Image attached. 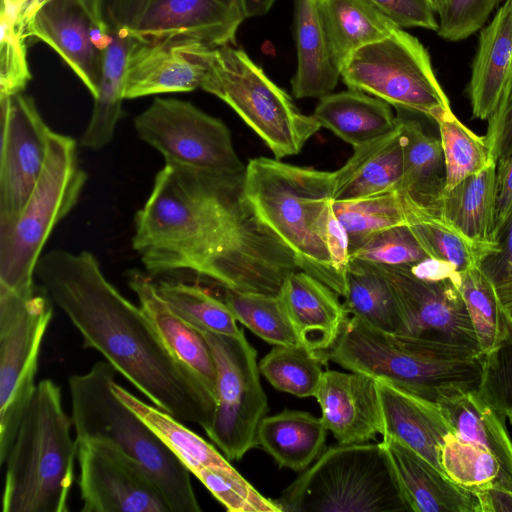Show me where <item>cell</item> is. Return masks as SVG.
<instances>
[{
	"label": "cell",
	"mask_w": 512,
	"mask_h": 512,
	"mask_svg": "<svg viewBox=\"0 0 512 512\" xmlns=\"http://www.w3.org/2000/svg\"><path fill=\"white\" fill-rule=\"evenodd\" d=\"M243 176L164 165L134 220L132 247L148 274L187 272L223 289L278 294L300 268L247 203Z\"/></svg>",
	"instance_id": "cell-1"
},
{
	"label": "cell",
	"mask_w": 512,
	"mask_h": 512,
	"mask_svg": "<svg viewBox=\"0 0 512 512\" xmlns=\"http://www.w3.org/2000/svg\"><path fill=\"white\" fill-rule=\"evenodd\" d=\"M35 277L52 302L98 351L156 407L205 430L216 399L166 348L140 306L104 276L89 251L54 249L39 258Z\"/></svg>",
	"instance_id": "cell-2"
},
{
	"label": "cell",
	"mask_w": 512,
	"mask_h": 512,
	"mask_svg": "<svg viewBox=\"0 0 512 512\" xmlns=\"http://www.w3.org/2000/svg\"><path fill=\"white\" fill-rule=\"evenodd\" d=\"M321 359L438 403L479 390L484 354L475 347L383 331L348 315Z\"/></svg>",
	"instance_id": "cell-3"
},
{
	"label": "cell",
	"mask_w": 512,
	"mask_h": 512,
	"mask_svg": "<svg viewBox=\"0 0 512 512\" xmlns=\"http://www.w3.org/2000/svg\"><path fill=\"white\" fill-rule=\"evenodd\" d=\"M334 186V172L265 157L249 160L243 176L247 203L290 249L299 268L344 297L346 278L334 266L328 246Z\"/></svg>",
	"instance_id": "cell-4"
},
{
	"label": "cell",
	"mask_w": 512,
	"mask_h": 512,
	"mask_svg": "<svg viewBox=\"0 0 512 512\" xmlns=\"http://www.w3.org/2000/svg\"><path fill=\"white\" fill-rule=\"evenodd\" d=\"M61 389L43 379L20 419L6 456L3 512H67L75 480L76 441Z\"/></svg>",
	"instance_id": "cell-5"
},
{
	"label": "cell",
	"mask_w": 512,
	"mask_h": 512,
	"mask_svg": "<svg viewBox=\"0 0 512 512\" xmlns=\"http://www.w3.org/2000/svg\"><path fill=\"white\" fill-rule=\"evenodd\" d=\"M118 372L106 360L68 379L76 437L112 441L154 481L171 512H199L189 470L158 435L114 393Z\"/></svg>",
	"instance_id": "cell-6"
},
{
	"label": "cell",
	"mask_w": 512,
	"mask_h": 512,
	"mask_svg": "<svg viewBox=\"0 0 512 512\" xmlns=\"http://www.w3.org/2000/svg\"><path fill=\"white\" fill-rule=\"evenodd\" d=\"M276 502L281 512L411 511L381 442L329 447Z\"/></svg>",
	"instance_id": "cell-7"
},
{
	"label": "cell",
	"mask_w": 512,
	"mask_h": 512,
	"mask_svg": "<svg viewBox=\"0 0 512 512\" xmlns=\"http://www.w3.org/2000/svg\"><path fill=\"white\" fill-rule=\"evenodd\" d=\"M78 143L51 131L40 178L18 218L0 228V290H32L35 268L55 226L77 204L87 180Z\"/></svg>",
	"instance_id": "cell-8"
},
{
	"label": "cell",
	"mask_w": 512,
	"mask_h": 512,
	"mask_svg": "<svg viewBox=\"0 0 512 512\" xmlns=\"http://www.w3.org/2000/svg\"><path fill=\"white\" fill-rule=\"evenodd\" d=\"M200 88L230 106L276 159L298 154L321 128L245 51L230 44L210 50Z\"/></svg>",
	"instance_id": "cell-9"
},
{
	"label": "cell",
	"mask_w": 512,
	"mask_h": 512,
	"mask_svg": "<svg viewBox=\"0 0 512 512\" xmlns=\"http://www.w3.org/2000/svg\"><path fill=\"white\" fill-rule=\"evenodd\" d=\"M343 82L398 110L436 121L450 111L426 48L397 27L385 38L354 51L340 69Z\"/></svg>",
	"instance_id": "cell-10"
},
{
	"label": "cell",
	"mask_w": 512,
	"mask_h": 512,
	"mask_svg": "<svg viewBox=\"0 0 512 512\" xmlns=\"http://www.w3.org/2000/svg\"><path fill=\"white\" fill-rule=\"evenodd\" d=\"M53 302L40 285L24 293L0 290V464L14 441L36 387L35 376Z\"/></svg>",
	"instance_id": "cell-11"
},
{
	"label": "cell",
	"mask_w": 512,
	"mask_h": 512,
	"mask_svg": "<svg viewBox=\"0 0 512 512\" xmlns=\"http://www.w3.org/2000/svg\"><path fill=\"white\" fill-rule=\"evenodd\" d=\"M202 333L217 372L216 407L204 431L229 461L239 460L258 446V429L268 411L257 352L243 330L238 335Z\"/></svg>",
	"instance_id": "cell-12"
},
{
	"label": "cell",
	"mask_w": 512,
	"mask_h": 512,
	"mask_svg": "<svg viewBox=\"0 0 512 512\" xmlns=\"http://www.w3.org/2000/svg\"><path fill=\"white\" fill-rule=\"evenodd\" d=\"M133 124L139 138L157 150L165 164L214 174L245 171L228 127L188 101L157 97Z\"/></svg>",
	"instance_id": "cell-13"
},
{
	"label": "cell",
	"mask_w": 512,
	"mask_h": 512,
	"mask_svg": "<svg viewBox=\"0 0 512 512\" xmlns=\"http://www.w3.org/2000/svg\"><path fill=\"white\" fill-rule=\"evenodd\" d=\"M83 512H171L160 490L132 457L101 437H76Z\"/></svg>",
	"instance_id": "cell-14"
},
{
	"label": "cell",
	"mask_w": 512,
	"mask_h": 512,
	"mask_svg": "<svg viewBox=\"0 0 512 512\" xmlns=\"http://www.w3.org/2000/svg\"><path fill=\"white\" fill-rule=\"evenodd\" d=\"M0 228L20 215L43 171L51 133L34 100L0 96Z\"/></svg>",
	"instance_id": "cell-15"
},
{
	"label": "cell",
	"mask_w": 512,
	"mask_h": 512,
	"mask_svg": "<svg viewBox=\"0 0 512 512\" xmlns=\"http://www.w3.org/2000/svg\"><path fill=\"white\" fill-rule=\"evenodd\" d=\"M373 264V263H371ZM389 283L402 318V333L478 348L456 273L440 280L415 276L406 266L373 264Z\"/></svg>",
	"instance_id": "cell-16"
},
{
	"label": "cell",
	"mask_w": 512,
	"mask_h": 512,
	"mask_svg": "<svg viewBox=\"0 0 512 512\" xmlns=\"http://www.w3.org/2000/svg\"><path fill=\"white\" fill-rule=\"evenodd\" d=\"M212 48L186 39L144 41L133 37L127 56L124 99L190 92L201 87Z\"/></svg>",
	"instance_id": "cell-17"
},
{
	"label": "cell",
	"mask_w": 512,
	"mask_h": 512,
	"mask_svg": "<svg viewBox=\"0 0 512 512\" xmlns=\"http://www.w3.org/2000/svg\"><path fill=\"white\" fill-rule=\"evenodd\" d=\"M245 15L239 0H155L128 30L144 41L186 39L235 45Z\"/></svg>",
	"instance_id": "cell-18"
},
{
	"label": "cell",
	"mask_w": 512,
	"mask_h": 512,
	"mask_svg": "<svg viewBox=\"0 0 512 512\" xmlns=\"http://www.w3.org/2000/svg\"><path fill=\"white\" fill-rule=\"evenodd\" d=\"M321 419L341 444L366 443L383 432L376 380L336 370L323 372L314 395Z\"/></svg>",
	"instance_id": "cell-19"
},
{
	"label": "cell",
	"mask_w": 512,
	"mask_h": 512,
	"mask_svg": "<svg viewBox=\"0 0 512 512\" xmlns=\"http://www.w3.org/2000/svg\"><path fill=\"white\" fill-rule=\"evenodd\" d=\"M93 25L76 0H51L35 13L25 27L24 36L51 47L94 98L101 76L102 54L91 39Z\"/></svg>",
	"instance_id": "cell-20"
},
{
	"label": "cell",
	"mask_w": 512,
	"mask_h": 512,
	"mask_svg": "<svg viewBox=\"0 0 512 512\" xmlns=\"http://www.w3.org/2000/svg\"><path fill=\"white\" fill-rule=\"evenodd\" d=\"M277 295L299 343L321 359L336 342L348 316L339 295L301 269L286 276Z\"/></svg>",
	"instance_id": "cell-21"
},
{
	"label": "cell",
	"mask_w": 512,
	"mask_h": 512,
	"mask_svg": "<svg viewBox=\"0 0 512 512\" xmlns=\"http://www.w3.org/2000/svg\"><path fill=\"white\" fill-rule=\"evenodd\" d=\"M375 380L382 415V436L396 439L445 473L440 460L441 448L446 435L453 430L439 404L388 381Z\"/></svg>",
	"instance_id": "cell-22"
},
{
	"label": "cell",
	"mask_w": 512,
	"mask_h": 512,
	"mask_svg": "<svg viewBox=\"0 0 512 512\" xmlns=\"http://www.w3.org/2000/svg\"><path fill=\"white\" fill-rule=\"evenodd\" d=\"M381 444L411 511L481 512L474 492L453 482L420 454L389 436H383Z\"/></svg>",
	"instance_id": "cell-23"
},
{
	"label": "cell",
	"mask_w": 512,
	"mask_h": 512,
	"mask_svg": "<svg viewBox=\"0 0 512 512\" xmlns=\"http://www.w3.org/2000/svg\"><path fill=\"white\" fill-rule=\"evenodd\" d=\"M127 283L166 348L194 373L216 399V365L203 333L170 309L158 293L150 274L131 270Z\"/></svg>",
	"instance_id": "cell-24"
},
{
	"label": "cell",
	"mask_w": 512,
	"mask_h": 512,
	"mask_svg": "<svg viewBox=\"0 0 512 512\" xmlns=\"http://www.w3.org/2000/svg\"><path fill=\"white\" fill-rule=\"evenodd\" d=\"M403 151L399 119L386 135L354 148L335 175L334 200H354L399 190Z\"/></svg>",
	"instance_id": "cell-25"
},
{
	"label": "cell",
	"mask_w": 512,
	"mask_h": 512,
	"mask_svg": "<svg viewBox=\"0 0 512 512\" xmlns=\"http://www.w3.org/2000/svg\"><path fill=\"white\" fill-rule=\"evenodd\" d=\"M429 210L448 220L488 255L492 254L498 246L496 161L465 178L454 188L444 191L436 205Z\"/></svg>",
	"instance_id": "cell-26"
},
{
	"label": "cell",
	"mask_w": 512,
	"mask_h": 512,
	"mask_svg": "<svg viewBox=\"0 0 512 512\" xmlns=\"http://www.w3.org/2000/svg\"><path fill=\"white\" fill-rule=\"evenodd\" d=\"M511 63L512 0H506L480 31L466 89L475 118L488 120L495 112Z\"/></svg>",
	"instance_id": "cell-27"
},
{
	"label": "cell",
	"mask_w": 512,
	"mask_h": 512,
	"mask_svg": "<svg viewBox=\"0 0 512 512\" xmlns=\"http://www.w3.org/2000/svg\"><path fill=\"white\" fill-rule=\"evenodd\" d=\"M312 116L353 148L386 135L398 123L387 102L354 89L322 96Z\"/></svg>",
	"instance_id": "cell-28"
},
{
	"label": "cell",
	"mask_w": 512,
	"mask_h": 512,
	"mask_svg": "<svg viewBox=\"0 0 512 512\" xmlns=\"http://www.w3.org/2000/svg\"><path fill=\"white\" fill-rule=\"evenodd\" d=\"M294 37L297 68L291 80L295 98L322 97L341 78L327 45L315 0H294Z\"/></svg>",
	"instance_id": "cell-29"
},
{
	"label": "cell",
	"mask_w": 512,
	"mask_h": 512,
	"mask_svg": "<svg viewBox=\"0 0 512 512\" xmlns=\"http://www.w3.org/2000/svg\"><path fill=\"white\" fill-rule=\"evenodd\" d=\"M330 55L340 70L359 48L397 28L367 0H315Z\"/></svg>",
	"instance_id": "cell-30"
},
{
	"label": "cell",
	"mask_w": 512,
	"mask_h": 512,
	"mask_svg": "<svg viewBox=\"0 0 512 512\" xmlns=\"http://www.w3.org/2000/svg\"><path fill=\"white\" fill-rule=\"evenodd\" d=\"M327 432L321 417L286 409L262 419L257 443L279 467L302 472L322 454Z\"/></svg>",
	"instance_id": "cell-31"
},
{
	"label": "cell",
	"mask_w": 512,
	"mask_h": 512,
	"mask_svg": "<svg viewBox=\"0 0 512 512\" xmlns=\"http://www.w3.org/2000/svg\"><path fill=\"white\" fill-rule=\"evenodd\" d=\"M398 119L403 151V173L398 191L403 199L432 209L445 188L440 139L427 135L416 120Z\"/></svg>",
	"instance_id": "cell-32"
},
{
	"label": "cell",
	"mask_w": 512,
	"mask_h": 512,
	"mask_svg": "<svg viewBox=\"0 0 512 512\" xmlns=\"http://www.w3.org/2000/svg\"><path fill=\"white\" fill-rule=\"evenodd\" d=\"M110 32L112 41L101 52V76L91 118L78 142L84 149L107 146L122 116L126 63L133 37L124 29L110 28Z\"/></svg>",
	"instance_id": "cell-33"
},
{
	"label": "cell",
	"mask_w": 512,
	"mask_h": 512,
	"mask_svg": "<svg viewBox=\"0 0 512 512\" xmlns=\"http://www.w3.org/2000/svg\"><path fill=\"white\" fill-rule=\"evenodd\" d=\"M438 404L457 437L487 450L512 473V440L505 417L478 391L455 393Z\"/></svg>",
	"instance_id": "cell-34"
},
{
	"label": "cell",
	"mask_w": 512,
	"mask_h": 512,
	"mask_svg": "<svg viewBox=\"0 0 512 512\" xmlns=\"http://www.w3.org/2000/svg\"><path fill=\"white\" fill-rule=\"evenodd\" d=\"M116 396L134 411L195 475L203 468L230 466L229 460L213 445L187 428L183 422L155 405H149L114 382Z\"/></svg>",
	"instance_id": "cell-35"
},
{
	"label": "cell",
	"mask_w": 512,
	"mask_h": 512,
	"mask_svg": "<svg viewBox=\"0 0 512 512\" xmlns=\"http://www.w3.org/2000/svg\"><path fill=\"white\" fill-rule=\"evenodd\" d=\"M343 298L347 315L383 331L402 333V318L393 291L373 264L350 259Z\"/></svg>",
	"instance_id": "cell-36"
},
{
	"label": "cell",
	"mask_w": 512,
	"mask_h": 512,
	"mask_svg": "<svg viewBox=\"0 0 512 512\" xmlns=\"http://www.w3.org/2000/svg\"><path fill=\"white\" fill-rule=\"evenodd\" d=\"M402 200L407 225L430 259L443 262L456 272L480 266L488 255L484 250L438 213Z\"/></svg>",
	"instance_id": "cell-37"
},
{
	"label": "cell",
	"mask_w": 512,
	"mask_h": 512,
	"mask_svg": "<svg viewBox=\"0 0 512 512\" xmlns=\"http://www.w3.org/2000/svg\"><path fill=\"white\" fill-rule=\"evenodd\" d=\"M456 284L484 355L503 344L512 332V317L479 266L456 273Z\"/></svg>",
	"instance_id": "cell-38"
},
{
	"label": "cell",
	"mask_w": 512,
	"mask_h": 512,
	"mask_svg": "<svg viewBox=\"0 0 512 512\" xmlns=\"http://www.w3.org/2000/svg\"><path fill=\"white\" fill-rule=\"evenodd\" d=\"M440 460L446 475L467 490L474 493L490 488L512 491V473L495 456L452 432L445 437Z\"/></svg>",
	"instance_id": "cell-39"
},
{
	"label": "cell",
	"mask_w": 512,
	"mask_h": 512,
	"mask_svg": "<svg viewBox=\"0 0 512 512\" xmlns=\"http://www.w3.org/2000/svg\"><path fill=\"white\" fill-rule=\"evenodd\" d=\"M158 293L182 320L201 332L241 333L233 313L223 301L195 284L181 281L156 283Z\"/></svg>",
	"instance_id": "cell-40"
},
{
	"label": "cell",
	"mask_w": 512,
	"mask_h": 512,
	"mask_svg": "<svg viewBox=\"0 0 512 512\" xmlns=\"http://www.w3.org/2000/svg\"><path fill=\"white\" fill-rule=\"evenodd\" d=\"M435 122L440 131L445 163L444 191L454 188L495 161L485 135L479 136L471 131L452 110L445 112Z\"/></svg>",
	"instance_id": "cell-41"
},
{
	"label": "cell",
	"mask_w": 512,
	"mask_h": 512,
	"mask_svg": "<svg viewBox=\"0 0 512 512\" xmlns=\"http://www.w3.org/2000/svg\"><path fill=\"white\" fill-rule=\"evenodd\" d=\"M333 211L347 232L350 252L379 231L407 225L398 190L354 200H333Z\"/></svg>",
	"instance_id": "cell-42"
},
{
	"label": "cell",
	"mask_w": 512,
	"mask_h": 512,
	"mask_svg": "<svg viewBox=\"0 0 512 512\" xmlns=\"http://www.w3.org/2000/svg\"><path fill=\"white\" fill-rule=\"evenodd\" d=\"M222 299L238 322L269 344H300L278 295L223 289Z\"/></svg>",
	"instance_id": "cell-43"
},
{
	"label": "cell",
	"mask_w": 512,
	"mask_h": 512,
	"mask_svg": "<svg viewBox=\"0 0 512 512\" xmlns=\"http://www.w3.org/2000/svg\"><path fill=\"white\" fill-rule=\"evenodd\" d=\"M322 360L305 346L277 345L259 363L260 373L279 391L314 397L322 379Z\"/></svg>",
	"instance_id": "cell-44"
},
{
	"label": "cell",
	"mask_w": 512,
	"mask_h": 512,
	"mask_svg": "<svg viewBox=\"0 0 512 512\" xmlns=\"http://www.w3.org/2000/svg\"><path fill=\"white\" fill-rule=\"evenodd\" d=\"M230 512H281L232 466L203 468L194 475Z\"/></svg>",
	"instance_id": "cell-45"
},
{
	"label": "cell",
	"mask_w": 512,
	"mask_h": 512,
	"mask_svg": "<svg viewBox=\"0 0 512 512\" xmlns=\"http://www.w3.org/2000/svg\"><path fill=\"white\" fill-rule=\"evenodd\" d=\"M428 258L408 225L379 231L350 252V259L388 266L412 265Z\"/></svg>",
	"instance_id": "cell-46"
},
{
	"label": "cell",
	"mask_w": 512,
	"mask_h": 512,
	"mask_svg": "<svg viewBox=\"0 0 512 512\" xmlns=\"http://www.w3.org/2000/svg\"><path fill=\"white\" fill-rule=\"evenodd\" d=\"M0 30V96H12L23 93L31 80L26 38L18 22L2 12Z\"/></svg>",
	"instance_id": "cell-47"
},
{
	"label": "cell",
	"mask_w": 512,
	"mask_h": 512,
	"mask_svg": "<svg viewBox=\"0 0 512 512\" xmlns=\"http://www.w3.org/2000/svg\"><path fill=\"white\" fill-rule=\"evenodd\" d=\"M503 0H448L439 13L438 35L447 41H460L477 32Z\"/></svg>",
	"instance_id": "cell-48"
},
{
	"label": "cell",
	"mask_w": 512,
	"mask_h": 512,
	"mask_svg": "<svg viewBox=\"0 0 512 512\" xmlns=\"http://www.w3.org/2000/svg\"><path fill=\"white\" fill-rule=\"evenodd\" d=\"M497 249L483 259L481 270L512 317V216L497 236Z\"/></svg>",
	"instance_id": "cell-49"
},
{
	"label": "cell",
	"mask_w": 512,
	"mask_h": 512,
	"mask_svg": "<svg viewBox=\"0 0 512 512\" xmlns=\"http://www.w3.org/2000/svg\"><path fill=\"white\" fill-rule=\"evenodd\" d=\"M485 138L496 162L512 152V63L496 110L488 119Z\"/></svg>",
	"instance_id": "cell-50"
},
{
	"label": "cell",
	"mask_w": 512,
	"mask_h": 512,
	"mask_svg": "<svg viewBox=\"0 0 512 512\" xmlns=\"http://www.w3.org/2000/svg\"><path fill=\"white\" fill-rule=\"evenodd\" d=\"M367 1L399 28L420 27L438 30V22L428 0Z\"/></svg>",
	"instance_id": "cell-51"
},
{
	"label": "cell",
	"mask_w": 512,
	"mask_h": 512,
	"mask_svg": "<svg viewBox=\"0 0 512 512\" xmlns=\"http://www.w3.org/2000/svg\"><path fill=\"white\" fill-rule=\"evenodd\" d=\"M512 216V152L496 162V241Z\"/></svg>",
	"instance_id": "cell-52"
},
{
	"label": "cell",
	"mask_w": 512,
	"mask_h": 512,
	"mask_svg": "<svg viewBox=\"0 0 512 512\" xmlns=\"http://www.w3.org/2000/svg\"><path fill=\"white\" fill-rule=\"evenodd\" d=\"M155 0H104L105 21L113 29H130Z\"/></svg>",
	"instance_id": "cell-53"
},
{
	"label": "cell",
	"mask_w": 512,
	"mask_h": 512,
	"mask_svg": "<svg viewBox=\"0 0 512 512\" xmlns=\"http://www.w3.org/2000/svg\"><path fill=\"white\" fill-rule=\"evenodd\" d=\"M481 512H512V491L503 488H490L475 493Z\"/></svg>",
	"instance_id": "cell-54"
},
{
	"label": "cell",
	"mask_w": 512,
	"mask_h": 512,
	"mask_svg": "<svg viewBox=\"0 0 512 512\" xmlns=\"http://www.w3.org/2000/svg\"><path fill=\"white\" fill-rule=\"evenodd\" d=\"M87 13L91 21L105 32H110V27L105 21L104 0H76Z\"/></svg>",
	"instance_id": "cell-55"
},
{
	"label": "cell",
	"mask_w": 512,
	"mask_h": 512,
	"mask_svg": "<svg viewBox=\"0 0 512 512\" xmlns=\"http://www.w3.org/2000/svg\"><path fill=\"white\" fill-rule=\"evenodd\" d=\"M245 17L265 15L273 6L275 0H239Z\"/></svg>",
	"instance_id": "cell-56"
},
{
	"label": "cell",
	"mask_w": 512,
	"mask_h": 512,
	"mask_svg": "<svg viewBox=\"0 0 512 512\" xmlns=\"http://www.w3.org/2000/svg\"><path fill=\"white\" fill-rule=\"evenodd\" d=\"M49 1L51 0H22L18 17V23L20 27L25 30V27L33 18L35 13Z\"/></svg>",
	"instance_id": "cell-57"
},
{
	"label": "cell",
	"mask_w": 512,
	"mask_h": 512,
	"mask_svg": "<svg viewBox=\"0 0 512 512\" xmlns=\"http://www.w3.org/2000/svg\"><path fill=\"white\" fill-rule=\"evenodd\" d=\"M448 0H428L434 13L439 14L444 9Z\"/></svg>",
	"instance_id": "cell-58"
}]
</instances>
